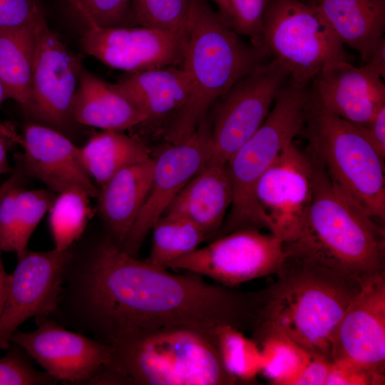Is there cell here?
Masks as SVG:
<instances>
[{"mask_svg": "<svg viewBox=\"0 0 385 385\" xmlns=\"http://www.w3.org/2000/svg\"><path fill=\"white\" fill-rule=\"evenodd\" d=\"M69 253L70 248L29 250L18 260L0 313V350L8 348L12 335L24 322L54 312Z\"/></svg>", "mask_w": 385, "mask_h": 385, "instance_id": "obj_14", "label": "cell"}, {"mask_svg": "<svg viewBox=\"0 0 385 385\" xmlns=\"http://www.w3.org/2000/svg\"><path fill=\"white\" fill-rule=\"evenodd\" d=\"M39 22L0 29V78L6 99L15 101L24 110L30 98L36 29Z\"/></svg>", "mask_w": 385, "mask_h": 385, "instance_id": "obj_26", "label": "cell"}, {"mask_svg": "<svg viewBox=\"0 0 385 385\" xmlns=\"http://www.w3.org/2000/svg\"><path fill=\"white\" fill-rule=\"evenodd\" d=\"M25 175L19 163L10 176L0 185V201L9 190L16 185H21Z\"/></svg>", "mask_w": 385, "mask_h": 385, "instance_id": "obj_42", "label": "cell"}, {"mask_svg": "<svg viewBox=\"0 0 385 385\" xmlns=\"http://www.w3.org/2000/svg\"><path fill=\"white\" fill-rule=\"evenodd\" d=\"M332 361L319 356H312L293 385H326Z\"/></svg>", "mask_w": 385, "mask_h": 385, "instance_id": "obj_39", "label": "cell"}, {"mask_svg": "<svg viewBox=\"0 0 385 385\" xmlns=\"http://www.w3.org/2000/svg\"><path fill=\"white\" fill-rule=\"evenodd\" d=\"M312 195L297 238L287 250L363 279L385 271L384 227L332 182L313 153Z\"/></svg>", "mask_w": 385, "mask_h": 385, "instance_id": "obj_4", "label": "cell"}, {"mask_svg": "<svg viewBox=\"0 0 385 385\" xmlns=\"http://www.w3.org/2000/svg\"><path fill=\"white\" fill-rule=\"evenodd\" d=\"M91 196L80 189L58 193L48 210V221L54 248L65 251L83 236L91 215Z\"/></svg>", "mask_w": 385, "mask_h": 385, "instance_id": "obj_28", "label": "cell"}, {"mask_svg": "<svg viewBox=\"0 0 385 385\" xmlns=\"http://www.w3.org/2000/svg\"><path fill=\"white\" fill-rule=\"evenodd\" d=\"M285 250L277 280L260 290L252 339L281 334L311 355L332 361V336L362 279Z\"/></svg>", "mask_w": 385, "mask_h": 385, "instance_id": "obj_2", "label": "cell"}, {"mask_svg": "<svg viewBox=\"0 0 385 385\" xmlns=\"http://www.w3.org/2000/svg\"><path fill=\"white\" fill-rule=\"evenodd\" d=\"M258 301V291H237L138 260L106 234L69 259L56 314L66 328L109 346L171 327L216 339L220 326L250 330Z\"/></svg>", "mask_w": 385, "mask_h": 385, "instance_id": "obj_1", "label": "cell"}, {"mask_svg": "<svg viewBox=\"0 0 385 385\" xmlns=\"http://www.w3.org/2000/svg\"><path fill=\"white\" fill-rule=\"evenodd\" d=\"M303 133L333 184L378 223L385 220L384 158L361 126L311 111Z\"/></svg>", "mask_w": 385, "mask_h": 385, "instance_id": "obj_7", "label": "cell"}, {"mask_svg": "<svg viewBox=\"0 0 385 385\" xmlns=\"http://www.w3.org/2000/svg\"><path fill=\"white\" fill-rule=\"evenodd\" d=\"M21 143L24 151L19 163L26 175L53 192L76 188L97 198L99 189L82 163L80 148L62 133L46 125L30 123L24 129Z\"/></svg>", "mask_w": 385, "mask_h": 385, "instance_id": "obj_19", "label": "cell"}, {"mask_svg": "<svg viewBox=\"0 0 385 385\" xmlns=\"http://www.w3.org/2000/svg\"><path fill=\"white\" fill-rule=\"evenodd\" d=\"M81 44L104 64L133 73L182 64L185 33L143 26L88 27Z\"/></svg>", "mask_w": 385, "mask_h": 385, "instance_id": "obj_17", "label": "cell"}, {"mask_svg": "<svg viewBox=\"0 0 385 385\" xmlns=\"http://www.w3.org/2000/svg\"><path fill=\"white\" fill-rule=\"evenodd\" d=\"M262 44L287 70L289 79L309 86L330 61L350 58L331 26L311 4L270 0L262 24Z\"/></svg>", "mask_w": 385, "mask_h": 385, "instance_id": "obj_8", "label": "cell"}, {"mask_svg": "<svg viewBox=\"0 0 385 385\" xmlns=\"http://www.w3.org/2000/svg\"><path fill=\"white\" fill-rule=\"evenodd\" d=\"M384 374L341 361H332L326 385L384 384Z\"/></svg>", "mask_w": 385, "mask_h": 385, "instance_id": "obj_37", "label": "cell"}, {"mask_svg": "<svg viewBox=\"0 0 385 385\" xmlns=\"http://www.w3.org/2000/svg\"><path fill=\"white\" fill-rule=\"evenodd\" d=\"M82 69L79 57L43 19L36 29L30 98L25 111L51 128L66 126L73 120L72 103Z\"/></svg>", "mask_w": 385, "mask_h": 385, "instance_id": "obj_15", "label": "cell"}, {"mask_svg": "<svg viewBox=\"0 0 385 385\" xmlns=\"http://www.w3.org/2000/svg\"><path fill=\"white\" fill-rule=\"evenodd\" d=\"M73 120L103 130L123 131L145 123L144 116L117 89L82 69L72 103Z\"/></svg>", "mask_w": 385, "mask_h": 385, "instance_id": "obj_23", "label": "cell"}, {"mask_svg": "<svg viewBox=\"0 0 385 385\" xmlns=\"http://www.w3.org/2000/svg\"><path fill=\"white\" fill-rule=\"evenodd\" d=\"M273 103L260 127L227 162L232 200L215 238L245 228L269 231L256 198V186L283 150L303 133L309 113V86L288 79Z\"/></svg>", "mask_w": 385, "mask_h": 385, "instance_id": "obj_6", "label": "cell"}, {"mask_svg": "<svg viewBox=\"0 0 385 385\" xmlns=\"http://www.w3.org/2000/svg\"><path fill=\"white\" fill-rule=\"evenodd\" d=\"M232 200L227 163L209 160L178 193L163 215L183 217L213 240Z\"/></svg>", "mask_w": 385, "mask_h": 385, "instance_id": "obj_20", "label": "cell"}, {"mask_svg": "<svg viewBox=\"0 0 385 385\" xmlns=\"http://www.w3.org/2000/svg\"><path fill=\"white\" fill-rule=\"evenodd\" d=\"M34 319L37 325L35 330H17L11 342L23 348L58 382L88 384L96 374L112 364L111 346L71 331L49 316Z\"/></svg>", "mask_w": 385, "mask_h": 385, "instance_id": "obj_11", "label": "cell"}, {"mask_svg": "<svg viewBox=\"0 0 385 385\" xmlns=\"http://www.w3.org/2000/svg\"><path fill=\"white\" fill-rule=\"evenodd\" d=\"M211 152V121L206 116L190 136L169 143L154 158L150 190L120 247L123 250L136 257L153 225L182 188L205 167Z\"/></svg>", "mask_w": 385, "mask_h": 385, "instance_id": "obj_12", "label": "cell"}, {"mask_svg": "<svg viewBox=\"0 0 385 385\" xmlns=\"http://www.w3.org/2000/svg\"><path fill=\"white\" fill-rule=\"evenodd\" d=\"M339 39L357 51L362 63L383 36L385 0H311Z\"/></svg>", "mask_w": 385, "mask_h": 385, "instance_id": "obj_24", "label": "cell"}, {"mask_svg": "<svg viewBox=\"0 0 385 385\" xmlns=\"http://www.w3.org/2000/svg\"><path fill=\"white\" fill-rule=\"evenodd\" d=\"M7 352L0 357V385H53L58 382L46 371L32 365L31 357L11 342Z\"/></svg>", "mask_w": 385, "mask_h": 385, "instance_id": "obj_33", "label": "cell"}, {"mask_svg": "<svg viewBox=\"0 0 385 385\" xmlns=\"http://www.w3.org/2000/svg\"><path fill=\"white\" fill-rule=\"evenodd\" d=\"M256 342L262 355L261 373L274 384L293 385L312 356L278 334H267Z\"/></svg>", "mask_w": 385, "mask_h": 385, "instance_id": "obj_29", "label": "cell"}, {"mask_svg": "<svg viewBox=\"0 0 385 385\" xmlns=\"http://www.w3.org/2000/svg\"><path fill=\"white\" fill-rule=\"evenodd\" d=\"M44 18L38 0H0V29L36 24Z\"/></svg>", "mask_w": 385, "mask_h": 385, "instance_id": "obj_36", "label": "cell"}, {"mask_svg": "<svg viewBox=\"0 0 385 385\" xmlns=\"http://www.w3.org/2000/svg\"><path fill=\"white\" fill-rule=\"evenodd\" d=\"M111 367L122 384L232 385L217 339L183 327H171L117 341Z\"/></svg>", "mask_w": 385, "mask_h": 385, "instance_id": "obj_5", "label": "cell"}, {"mask_svg": "<svg viewBox=\"0 0 385 385\" xmlns=\"http://www.w3.org/2000/svg\"><path fill=\"white\" fill-rule=\"evenodd\" d=\"M8 145L0 133V174L7 173L11 168L8 162Z\"/></svg>", "mask_w": 385, "mask_h": 385, "instance_id": "obj_44", "label": "cell"}, {"mask_svg": "<svg viewBox=\"0 0 385 385\" xmlns=\"http://www.w3.org/2000/svg\"><path fill=\"white\" fill-rule=\"evenodd\" d=\"M150 153V149L140 140L113 130L93 135L80 148L86 172L99 185L123 168L151 158Z\"/></svg>", "mask_w": 385, "mask_h": 385, "instance_id": "obj_25", "label": "cell"}, {"mask_svg": "<svg viewBox=\"0 0 385 385\" xmlns=\"http://www.w3.org/2000/svg\"><path fill=\"white\" fill-rule=\"evenodd\" d=\"M286 250L283 242L256 228L233 231L170 262L167 269L196 272L217 284L232 287L276 274Z\"/></svg>", "mask_w": 385, "mask_h": 385, "instance_id": "obj_9", "label": "cell"}, {"mask_svg": "<svg viewBox=\"0 0 385 385\" xmlns=\"http://www.w3.org/2000/svg\"><path fill=\"white\" fill-rule=\"evenodd\" d=\"M231 10V27L238 34L248 36L252 44H262V24L270 0H228Z\"/></svg>", "mask_w": 385, "mask_h": 385, "instance_id": "obj_35", "label": "cell"}, {"mask_svg": "<svg viewBox=\"0 0 385 385\" xmlns=\"http://www.w3.org/2000/svg\"><path fill=\"white\" fill-rule=\"evenodd\" d=\"M114 85L144 116L145 123L174 115L190 91L186 73L175 66L130 73Z\"/></svg>", "mask_w": 385, "mask_h": 385, "instance_id": "obj_22", "label": "cell"}, {"mask_svg": "<svg viewBox=\"0 0 385 385\" xmlns=\"http://www.w3.org/2000/svg\"><path fill=\"white\" fill-rule=\"evenodd\" d=\"M195 0H132L131 26L185 33Z\"/></svg>", "mask_w": 385, "mask_h": 385, "instance_id": "obj_31", "label": "cell"}, {"mask_svg": "<svg viewBox=\"0 0 385 385\" xmlns=\"http://www.w3.org/2000/svg\"><path fill=\"white\" fill-rule=\"evenodd\" d=\"M56 194L50 190L19 188L16 199L17 227L14 252L17 259L28 251L29 241L44 215L48 211Z\"/></svg>", "mask_w": 385, "mask_h": 385, "instance_id": "obj_32", "label": "cell"}, {"mask_svg": "<svg viewBox=\"0 0 385 385\" xmlns=\"http://www.w3.org/2000/svg\"><path fill=\"white\" fill-rule=\"evenodd\" d=\"M218 7L219 14L229 24L232 19V10L228 0H212Z\"/></svg>", "mask_w": 385, "mask_h": 385, "instance_id": "obj_45", "label": "cell"}, {"mask_svg": "<svg viewBox=\"0 0 385 385\" xmlns=\"http://www.w3.org/2000/svg\"><path fill=\"white\" fill-rule=\"evenodd\" d=\"M68 1L74 6L76 9H77L78 3L76 0H68Z\"/></svg>", "mask_w": 385, "mask_h": 385, "instance_id": "obj_47", "label": "cell"}, {"mask_svg": "<svg viewBox=\"0 0 385 385\" xmlns=\"http://www.w3.org/2000/svg\"><path fill=\"white\" fill-rule=\"evenodd\" d=\"M241 331L230 325L218 327L217 345L225 369L238 381H250L261 373L262 355L257 343Z\"/></svg>", "mask_w": 385, "mask_h": 385, "instance_id": "obj_30", "label": "cell"}, {"mask_svg": "<svg viewBox=\"0 0 385 385\" xmlns=\"http://www.w3.org/2000/svg\"><path fill=\"white\" fill-rule=\"evenodd\" d=\"M362 66L381 78L385 76V38L384 37L376 43Z\"/></svg>", "mask_w": 385, "mask_h": 385, "instance_id": "obj_41", "label": "cell"}, {"mask_svg": "<svg viewBox=\"0 0 385 385\" xmlns=\"http://www.w3.org/2000/svg\"><path fill=\"white\" fill-rule=\"evenodd\" d=\"M360 125L378 153L385 159V106L369 122Z\"/></svg>", "mask_w": 385, "mask_h": 385, "instance_id": "obj_40", "label": "cell"}, {"mask_svg": "<svg viewBox=\"0 0 385 385\" xmlns=\"http://www.w3.org/2000/svg\"><path fill=\"white\" fill-rule=\"evenodd\" d=\"M269 232L293 242L305 220L312 195V165L307 150L292 142L259 180L255 190Z\"/></svg>", "mask_w": 385, "mask_h": 385, "instance_id": "obj_13", "label": "cell"}, {"mask_svg": "<svg viewBox=\"0 0 385 385\" xmlns=\"http://www.w3.org/2000/svg\"><path fill=\"white\" fill-rule=\"evenodd\" d=\"M155 160L123 168L101 185L98 210L107 235L121 247L150 190Z\"/></svg>", "mask_w": 385, "mask_h": 385, "instance_id": "obj_21", "label": "cell"}, {"mask_svg": "<svg viewBox=\"0 0 385 385\" xmlns=\"http://www.w3.org/2000/svg\"><path fill=\"white\" fill-rule=\"evenodd\" d=\"M1 252L0 250V313L6 298L10 281V274L6 272L3 264Z\"/></svg>", "mask_w": 385, "mask_h": 385, "instance_id": "obj_43", "label": "cell"}, {"mask_svg": "<svg viewBox=\"0 0 385 385\" xmlns=\"http://www.w3.org/2000/svg\"><path fill=\"white\" fill-rule=\"evenodd\" d=\"M268 56L264 47L245 43L206 0H196L185 31L182 63L190 91L165 140L176 143L190 136L210 108Z\"/></svg>", "mask_w": 385, "mask_h": 385, "instance_id": "obj_3", "label": "cell"}, {"mask_svg": "<svg viewBox=\"0 0 385 385\" xmlns=\"http://www.w3.org/2000/svg\"><path fill=\"white\" fill-rule=\"evenodd\" d=\"M151 230L152 245L146 260L165 269L168 264L192 252L207 240L194 223L171 215H163Z\"/></svg>", "mask_w": 385, "mask_h": 385, "instance_id": "obj_27", "label": "cell"}, {"mask_svg": "<svg viewBox=\"0 0 385 385\" xmlns=\"http://www.w3.org/2000/svg\"><path fill=\"white\" fill-rule=\"evenodd\" d=\"M331 360L384 374L385 271L361 279L332 336Z\"/></svg>", "mask_w": 385, "mask_h": 385, "instance_id": "obj_16", "label": "cell"}, {"mask_svg": "<svg viewBox=\"0 0 385 385\" xmlns=\"http://www.w3.org/2000/svg\"><path fill=\"white\" fill-rule=\"evenodd\" d=\"M289 78L286 68L272 59L238 81L220 100L211 120L210 161L227 163L262 124L275 97Z\"/></svg>", "mask_w": 385, "mask_h": 385, "instance_id": "obj_10", "label": "cell"}, {"mask_svg": "<svg viewBox=\"0 0 385 385\" xmlns=\"http://www.w3.org/2000/svg\"><path fill=\"white\" fill-rule=\"evenodd\" d=\"M16 185L9 190L0 201V250L3 252L14 250L16 233V199L19 188Z\"/></svg>", "mask_w": 385, "mask_h": 385, "instance_id": "obj_38", "label": "cell"}, {"mask_svg": "<svg viewBox=\"0 0 385 385\" xmlns=\"http://www.w3.org/2000/svg\"><path fill=\"white\" fill-rule=\"evenodd\" d=\"M309 109L338 116L355 124L369 122L385 106L381 78L364 66L334 60L311 81Z\"/></svg>", "mask_w": 385, "mask_h": 385, "instance_id": "obj_18", "label": "cell"}, {"mask_svg": "<svg viewBox=\"0 0 385 385\" xmlns=\"http://www.w3.org/2000/svg\"><path fill=\"white\" fill-rule=\"evenodd\" d=\"M88 27L131 26L132 0H76Z\"/></svg>", "mask_w": 385, "mask_h": 385, "instance_id": "obj_34", "label": "cell"}, {"mask_svg": "<svg viewBox=\"0 0 385 385\" xmlns=\"http://www.w3.org/2000/svg\"><path fill=\"white\" fill-rule=\"evenodd\" d=\"M5 100L6 99L5 96L4 89L3 84L0 78V106Z\"/></svg>", "mask_w": 385, "mask_h": 385, "instance_id": "obj_46", "label": "cell"}]
</instances>
